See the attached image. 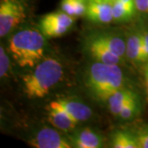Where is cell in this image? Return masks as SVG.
<instances>
[{
	"mask_svg": "<svg viewBox=\"0 0 148 148\" xmlns=\"http://www.w3.org/2000/svg\"><path fill=\"white\" fill-rule=\"evenodd\" d=\"M136 95V93L124 87L117 90L107 101L111 114L115 116H119L125 105Z\"/></svg>",
	"mask_w": 148,
	"mask_h": 148,
	"instance_id": "cell-13",
	"label": "cell"
},
{
	"mask_svg": "<svg viewBox=\"0 0 148 148\" xmlns=\"http://www.w3.org/2000/svg\"><path fill=\"white\" fill-rule=\"evenodd\" d=\"M144 35V51H145V58L146 62L148 61V32L143 33Z\"/></svg>",
	"mask_w": 148,
	"mask_h": 148,
	"instance_id": "cell-22",
	"label": "cell"
},
{
	"mask_svg": "<svg viewBox=\"0 0 148 148\" xmlns=\"http://www.w3.org/2000/svg\"><path fill=\"white\" fill-rule=\"evenodd\" d=\"M64 75L62 64L49 58L40 62L34 71L22 77L24 91L29 99L45 97Z\"/></svg>",
	"mask_w": 148,
	"mask_h": 148,
	"instance_id": "cell-3",
	"label": "cell"
},
{
	"mask_svg": "<svg viewBox=\"0 0 148 148\" xmlns=\"http://www.w3.org/2000/svg\"><path fill=\"white\" fill-rule=\"evenodd\" d=\"M145 82H146V88H147V94L148 99V63L146 66V69H145Z\"/></svg>",
	"mask_w": 148,
	"mask_h": 148,
	"instance_id": "cell-23",
	"label": "cell"
},
{
	"mask_svg": "<svg viewBox=\"0 0 148 148\" xmlns=\"http://www.w3.org/2000/svg\"><path fill=\"white\" fill-rule=\"evenodd\" d=\"M135 3L138 11L148 13V0H135Z\"/></svg>",
	"mask_w": 148,
	"mask_h": 148,
	"instance_id": "cell-21",
	"label": "cell"
},
{
	"mask_svg": "<svg viewBox=\"0 0 148 148\" xmlns=\"http://www.w3.org/2000/svg\"><path fill=\"white\" fill-rule=\"evenodd\" d=\"M111 147L114 148H138L134 132L120 130L114 132L111 139Z\"/></svg>",
	"mask_w": 148,
	"mask_h": 148,
	"instance_id": "cell-15",
	"label": "cell"
},
{
	"mask_svg": "<svg viewBox=\"0 0 148 148\" xmlns=\"http://www.w3.org/2000/svg\"><path fill=\"white\" fill-rule=\"evenodd\" d=\"M111 5L113 18L114 21H129L134 16L137 9L135 4L123 3L119 0H114Z\"/></svg>",
	"mask_w": 148,
	"mask_h": 148,
	"instance_id": "cell-16",
	"label": "cell"
},
{
	"mask_svg": "<svg viewBox=\"0 0 148 148\" xmlns=\"http://www.w3.org/2000/svg\"><path fill=\"white\" fill-rule=\"evenodd\" d=\"M88 0H62L61 9L72 16H80L86 14Z\"/></svg>",
	"mask_w": 148,
	"mask_h": 148,
	"instance_id": "cell-17",
	"label": "cell"
},
{
	"mask_svg": "<svg viewBox=\"0 0 148 148\" xmlns=\"http://www.w3.org/2000/svg\"><path fill=\"white\" fill-rule=\"evenodd\" d=\"M95 37L103 43L111 52L123 58L126 54V44L120 37L109 33H96Z\"/></svg>",
	"mask_w": 148,
	"mask_h": 148,
	"instance_id": "cell-14",
	"label": "cell"
},
{
	"mask_svg": "<svg viewBox=\"0 0 148 148\" xmlns=\"http://www.w3.org/2000/svg\"><path fill=\"white\" fill-rule=\"evenodd\" d=\"M48 120L53 127L62 131H70L76 127L78 123L63 110L55 106L48 105Z\"/></svg>",
	"mask_w": 148,
	"mask_h": 148,
	"instance_id": "cell-11",
	"label": "cell"
},
{
	"mask_svg": "<svg viewBox=\"0 0 148 148\" xmlns=\"http://www.w3.org/2000/svg\"><path fill=\"white\" fill-rule=\"evenodd\" d=\"M9 69V58L3 46L0 47V77H4Z\"/></svg>",
	"mask_w": 148,
	"mask_h": 148,
	"instance_id": "cell-20",
	"label": "cell"
},
{
	"mask_svg": "<svg viewBox=\"0 0 148 148\" xmlns=\"http://www.w3.org/2000/svg\"><path fill=\"white\" fill-rule=\"evenodd\" d=\"M114 0H88V2H95V3H111Z\"/></svg>",
	"mask_w": 148,
	"mask_h": 148,
	"instance_id": "cell-24",
	"label": "cell"
},
{
	"mask_svg": "<svg viewBox=\"0 0 148 148\" xmlns=\"http://www.w3.org/2000/svg\"><path fill=\"white\" fill-rule=\"evenodd\" d=\"M45 36L41 32L27 29L17 32L11 38L8 49L21 68H34L44 57Z\"/></svg>",
	"mask_w": 148,
	"mask_h": 148,
	"instance_id": "cell-2",
	"label": "cell"
},
{
	"mask_svg": "<svg viewBox=\"0 0 148 148\" xmlns=\"http://www.w3.org/2000/svg\"><path fill=\"white\" fill-rule=\"evenodd\" d=\"M30 145L36 148H70L71 142L62 137L56 130L43 127L30 140Z\"/></svg>",
	"mask_w": 148,
	"mask_h": 148,
	"instance_id": "cell-6",
	"label": "cell"
},
{
	"mask_svg": "<svg viewBox=\"0 0 148 148\" xmlns=\"http://www.w3.org/2000/svg\"><path fill=\"white\" fill-rule=\"evenodd\" d=\"M26 13L18 0L0 2V36L3 38L24 21Z\"/></svg>",
	"mask_w": 148,
	"mask_h": 148,
	"instance_id": "cell-4",
	"label": "cell"
},
{
	"mask_svg": "<svg viewBox=\"0 0 148 148\" xmlns=\"http://www.w3.org/2000/svg\"><path fill=\"white\" fill-rule=\"evenodd\" d=\"M49 106H55L63 110L77 123L86 121L92 115V110L90 107L78 101L59 99L50 102Z\"/></svg>",
	"mask_w": 148,
	"mask_h": 148,
	"instance_id": "cell-8",
	"label": "cell"
},
{
	"mask_svg": "<svg viewBox=\"0 0 148 148\" xmlns=\"http://www.w3.org/2000/svg\"><path fill=\"white\" fill-rule=\"evenodd\" d=\"M86 85L95 99L107 101L114 93L123 87L124 77L118 64L95 62L86 73Z\"/></svg>",
	"mask_w": 148,
	"mask_h": 148,
	"instance_id": "cell-1",
	"label": "cell"
},
{
	"mask_svg": "<svg viewBox=\"0 0 148 148\" xmlns=\"http://www.w3.org/2000/svg\"><path fill=\"white\" fill-rule=\"evenodd\" d=\"M138 148H148V125L138 127L134 132Z\"/></svg>",
	"mask_w": 148,
	"mask_h": 148,
	"instance_id": "cell-19",
	"label": "cell"
},
{
	"mask_svg": "<svg viewBox=\"0 0 148 148\" xmlns=\"http://www.w3.org/2000/svg\"><path fill=\"white\" fill-rule=\"evenodd\" d=\"M105 139L90 127H83L70 136V142L77 148H100L104 147Z\"/></svg>",
	"mask_w": 148,
	"mask_h": 148,
	"instance_id": "cell-9",
	"label": "cell"
},
{
	"mask_svg": "<svg viewBox=\"0 0 148 148\" xmlns=\"http://www.w3.org/2000/svg\"><path fill=\"white\" fill-rule=\"evenodd\" d=\"M86 49L95 62L106 64H119L121 58L111 52L93 34L86 39Z\"/></svg>",
	"mask_w": 148,
	"mask_h": 148,
	"instance_id": "cell-7",
	"label": "cell"
},
{
	"mask_svg": "<svg viewBox=\"0 0 148 148\" xmlns=\"http://www.w3.org/2000/svg\"><path fill=\"white\" fill-rule=\"evenodd\" d=\"M73 21V16L64 11L50 12L43 16L40 21V32L49 38L61 36L67 32Z\"/></svg>",
	"mask_w": 148,
	"mask_h": 148,
	"instance_id": "cell-5",
	"label": "cell"
},
{
	"mask_svg": "<svg viewBox=\"0 0 148 148\" xmlns=\"http://www.w3.org/2000/svg\"><path fill=\"white\" fill-rule=\"evenodd\" d=\"M85 15L89 21L95 23L106 24L114 21L112 5L110 3L88 2Z\"/></svg>",
	"mask_w": 148,
	"mask_h": 148,
	"instance_id": "cell-10",
	"label": "cell"
},
{
	"mask_svg": "<svg viewBox=\"0 0 148 148\" xmlns=\"http://www.w3.org/2000/svg\"><path fill=\"white\" fill-rule=\"evenodd\" d=\"M126 55L133 63L146 62L143 33L134 32L129 36L126 44Z\"/></svg>",
	"mask_w": 148,
	"mask_h": 148,
	"instance_id": "cell-12",
	"label": "cell"
},
{
	"mask_svg": "<svg viewBox=\"0 0 148 148\" xmlns=\"http://www.w3.org/2000/svg\"><path fill=\"white\" fill-rule=\"evenodd\" d=\"M140 111V104L138 95L134 96L123 108L119 116L123 120H130L138 115Z\"/></svg>",
	"mask_w": 148,
	"mask_h": 148,
	"instance_id": "cell-18",
	"label": "cell"
}]
</instances>
